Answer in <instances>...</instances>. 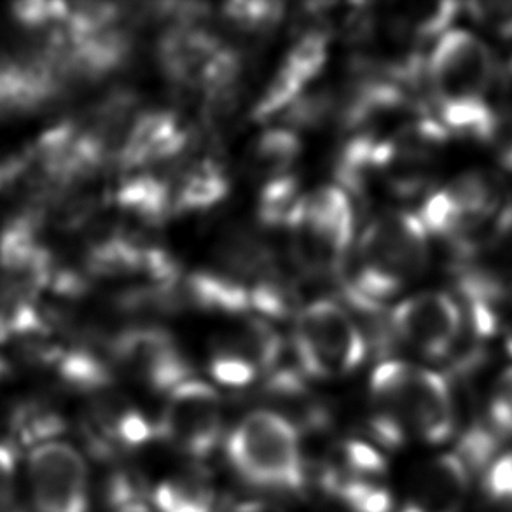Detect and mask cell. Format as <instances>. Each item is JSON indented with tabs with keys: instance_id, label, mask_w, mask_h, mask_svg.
Returning <instances> with one entry per match:
<instances>
[{
	"instance_id": "cell-1",
	"label": "cell",
	"mask_w": 512,
	"mask_h": 512,
	"mask_svg": "<svg viewBox=\"0 0 512 512\" xmlns=\"http://www.w3.org/2000/svg\"><path fill=\"white\" fill-rule=\"evenodd\" d=\"M425 74L444 132L490 144L499 109L490 104L497 83L492 48L464 28H450L430 51Z\"/></svg>"
},
{
	"instance_id": "cell-27",
	"label": "cell",
	"mask_w": 512,
	"mask_h": 512,
	"mask_svg": "<svg viewBox=\"0 0 512 512\" xmlns=\"http://www.w3.org/2000/svg\"><path fill=\"white\" fill-rule=\"evenodd\" d=\"M474 20L512 39V2H478L467 7Z\"/></svg>"
},
{
	"instance_id": "cell-2",
	"label": "cell",
	"mask_w": 512,
	"mask_h": 512,
	"mask_svg": "<svg viewBox=\"0 0 512 512\" xmlns=\"http://www.w3.org/2000/svg\"><path fill=\"white\" fill-rule=\"evenodd\" d=\"M371 425L381 443L443 444L457 429L450 381L408 360H383L369 381Z\"/></svg>"
},
{
	"instance_id": "cell-32",
	"label": "cell",
	"mask_w": 512,
	"mask_h": 512,
	"mask_svg": "<svg viewBox=\"0 0 512 512\" xmlns=\"http://www.w3.org/2000/svg\"><path fill=\"white\" fill-rule=\"evenodd\" d=\"M0 512H16V511H11V509H9V507H4V509H0Z\"/></svg>"
},
{
	"instance_id": "cell-31",
	"label": "cell",
	"mask_w": 512,
	"mask_h": 512,
	"mask_svg": "<svg viewBox=\"0 0 512 512\" xmlns=\"http://www.w3.org/2000/svg\"><path fill=\"white\" fill-rule=\"evenodd\" d=\"M4 373H6V366H4V362H0V380H2Z\"/></svg>"
},
{
	"instance_id": "cell-9",
	"label": "cell",
	"mask_w": 512,
	"mask_h": 512,
	"mask_svg": "<svg viewBox=\"0 0 512 512\" xmlns=\"http://www.w3.org/2000/svg\"><path fill=\"white\" fill-rule=\"evenodd\" d=\"M322 486L350 512H394L380 450L357 439L334 444L322 465Z\"/></svg>"
},
{
	"instance_id": "cell-30",
	"label": "cell",
	"mask_w": 512,
	"mask_h": 512,
	"mask_svg": "<svg viewBox=\"0 0 512 512\" xmlns=\"http://www.w3.org/2000/svg\"><path fill=\"white\" fill-rule=\"evenodd\" d=\"M506 350L509 352V355H512V327L506 334Z\"/></svg>"
},
{
	"instance_id": "cell-18",
	"label": "cell",
	"mask_w": 512,
	"mask_h": 512,
	"mask_svg": "<svg viewBox=\"0 0 512 512\" xmlns=\"http://www.w3.org/2000/svg\"><path fill=\"white\" fill-rule=\"evenodd\" d=\"M217 502L214 478L200 465L168 474L151 493V506L156 512H215Z\"/></svg>"
},
{
	"instance_id": "cell-20",
	"label": "cell",
	"mask_w": 512,
	"mask_h": 512,
	"mask_svg": "<svg viewBox=\"0 0 512 512\" xmlns=\"http://www.w3.org/2000/svg\"><path fill=\"white\" fill-rule=\"evenodd\" d=\"M229 193V179L214 161H200L187 168L179 186L173 189V212L207 210L224 200Z\"/></svg>"
},
{
	"instance_id": "cell-16",
	"label": "cell",
	"mask_w": 512,
	"mask_h": 512,
	"mask_svg": "<svg viewBox=\"0 0 512 512\" xmlns=\"http://www.w3.org/2000/svg\"><path fill=\"white\" fill-rule=\"evenodd\" d=\"M472 472L457 453H443L418 469L394 512H462Z\"/></svg>"
},
{
	"instance_id": "cell-25",
	"label": "cell",
	"mask_w": 512,
	"mask_h": 512,
	"mask_svg": "<svg viewBox=\"0 0 512 512\" xmlns=\"http://www.w3.org/2000/svg\"><path fill=\"white\" fill-rule=\"evenodd\" d=\"M488 420L500 437H512V366L500 373L488 401Z\"/></svg>"
},
{
	"instance_id": "cell-12",
	"label": "cell",
	"mask_w": 512,
	"mask_h": 512,
	"mask_svg": "<svg viewBox=\"0 0 512 512\" xmlns=\"http://www.w3.org/2000/svg\"><path fill=\"white\" fill-rule=\"evenodd\" d=\"M280 352L282 341L270 322L250 317L215 336L208 369L224 387H250L271 373Z\"/></svg>"
},
{
	"instance_id": "cell-11",
	"label": "cell",
	"mask_w": 512,
	"mask_h": 512,
	"mask_svg": "<svg viewBox=\"0 0 512 512\" xmlns=\"http://www.w3.org/2000/svg\"><path fill=\"white\" fill-rule=\"evenodd\" d=\"M27 474L35 511H90L88 465L69 443L56 439L30 450Z\"/></svg>"
},
{
	"instance_id": "cell-21",
	"label": "cell",
	"mask_w": 512,
	"mask_h": 512,
	"mask_svg": "<svg viewBox=\"0 0 512 512\" xmlns=\"http://www.w3.org/2000/svg\"><path fill=\"white\" fill-rule=\"evenodd\" d=\"M118 205L142 221L158 222L173 212L172 187L151 175H139L121 186Z\"/></svg>"
},
{
	"instance_id": "cell-15",
	"label": "cell",
	"mask_w": 512,
	"mask_h": 512,
	"mask_svg": "<svg viewBox=\"0 0 512 512\" xmlns=\"http://www.w3.org/2000/svg\"><path fill=\"white\" fill-rule=\"evenodd\" d=\"M327 55L329 42L320 32L303 35L294 42L257 100L254 119L266 123L303 98L308 86L326 67Z\"/></svg>"
},
{
	"instance_id": "cell-4",
	"label": "cell",
	"mask_w": 512,
	"mask_h": 512,
	"mask_svg": "<svg viewBox=\"0 0 512 512\" xmlns=\"http://www.w3.org/2000/svg\"><path fill=\"white\" fill-rule=\"evenodd\" d=\"M226 453L240 478L268 492H296L305 485L303 436L271 409L243 416L231 430Z\"/></svg>"
},
{
	"instance_id": "cell-14",
	"label": "cell",
	"mask_w": 512,
	"mask_h": 512,
	"mask_svg": "<svg viewBox=\"0 0 512 512\" xmlns=\"http://www.w3.org/2000/svg\"><path fill=\"white\" fill-rule=\"evenodd\" d=\"M81 430L91 453L105 460L130 455L156 436V425L137 406L119 397H104L90 404Z\"/></svg>"
},
{
	"instance_id": "cell-26",
	"label": "cell",
	"mask_w": 512,
	"mask_h": 512,
	"mask_svg": "<svg viewBox=\"0 0 512 512\" xmlns=\"http://www.w3.org/2000/svg\"><path fill=\"white\" fill-rule=\"evenodd\" d=\"M107 493L111 512H156L151 500L147 502L146 493L140 490L139 483L125 474L112 479Z\"/></svg>"
},
{
	"instance_id": "cell-3",
	"label": "cell",
	"mask_w": 512,
	"mask_h": 512,
	"mask_svg": "<svg viewBox=\"0 0 512 512\" xmlns=\"http://www.w3.org/2000/svg\"><path fill=\"white\" fill-rule=\"evenodd\" d=\"M427 257L429 231L420 215L406 210L376 215L355 247L353 301L373 306L399 294L425 270Z\"/></svg>"
},
{
	"instance_id": "cell-10",
	"label": "cell",
	"mask_w": 512,
	"mask_h": 512,
	"mask_svg": "<svg viewBox=\"0 0 512 512\" xmlns=\"http://www.w3.org/2000/svg\"><path fill=\"white\" fill-rule=\"evenodd\" d=\"M388 322L395 338L423 359H453L464 340V310L446 292H418L402 299Z\"/></svg>"
},
{
	"instance_id": "cell-17",
	"label": "cell",
	"mask_w": 512,
	"mask_h": 512,
	"mask_svg": "<svg viewBox=\"0 0 512 512\" xmlns=\"http://www.w3.org/2000/svg\"><path fill=\"white\" fill-rule=\"evenodd\" d=\"M186 144V126L172 112H144L130 121L116 156L121 167L140 170L170 160Z\"/></svg>"
},
{
	"instance_id": "cell-19",
	"label": "cell",
	"mask_w": 512,
	"mask_h": 512,
	"mask_svg": "<svg viewBox=\"0 0 512 512\" xmlns=\"http://www.w3.org/2000/svg\"><path fill=\"white\" fill-rule=\"evenodd\" d=\"M301 149V140L289 128H268L250 144L247 168L250 175L264 180V184L284 179L292 175L291 170L298 163Z\"/></svg>"
},
{
	"instance_id": "cell-28",
	"label": "cell",
	"mask_w": 512,
	"mask_h": 512,
	"mask_svg": "<svg viewBox=\"0 0 512 512\" xmlns=\"http://www.w3.org/2000/svg\"><path fill=\"white\" fill-rule=\"evenodd\" d=\"M500 165L512 172V112L500 111L499 121L490 140Z\"/></svg>"
},
{
	"instance_id": "cell-13",
	"label": "cell",
	"mask_w": 512,
	"mask_h": 512,
	"mask_svg": "<svg viewBox=\"0 0 512 512\" xmlns=\"http://www.w3.org/2000/svg\"><path fill=\"white\" fill-rule=\"evenodd\" d=\"M112 350L119 366L151 392L168 394L191 376L179 346L161 329H132L119 336Z\"/></svg>"
},
{
	"instance_id": "cell-7",
	"label": "cell",
	"mask_w": 512,
	"mask_h": 512,
	"mask_svg": "<svg viewBox=\"0 0 512 512\" xmlns=\"http://www.w3.org/2000/svg\"><path fill=\"white\" fill-rule=\"evenodd\" d=\"M156 436L194 462L210 457L224 436V406L212 383L189 376L165 394Z\"/></svg>"
},
{
	"instance_id": "cell-22",
	"label": "cell",
	"mask_w": 512,
	"mask_h": 512,
	"mask_svg": "<svg viewBox=\"0 0 512 512\" xmlns=\"http://www.w3.org/2000/svg\"><path fill=\"white\" fill-rule=\"evenodd\" d=\"M63 429H65V420L60 413L39 404L20 406L11 418L14 444L30 450L49 441H56V436L62 434Z\"/></svg>"
},
{
	"instance_id": "cell-24",
	"label": "cell",
	"mask_w": 512,
	"mask_h": 512,
	"mask_svg": "<svg viewBox=\"0 0 512 512\" xmlns=\"http://www.w3.org/2000/svg\"><path fill=\"white\" fill-rule=\"evenodd\" d=\"M284 16V6L273 2H233L224 6V18L242 30L259 32L275 27Z\"/></svg>"
},
{
	"instance_id": "cell-29",
	"label": "cell",
	"mask_w": 512,
	"mask_h": 512,
	"mask_svg": "<svg viewBox=\"0 0 512 512\" xmlns=\"http://www.w3.org/2000/svg\"><path fill=\"white\" fill-rule=\"evenodd\" d=\"M14 474H16V450L13 444L0 441V509L9 507Z\"/></svg>"
},
{
	"instance_id": "cell-6",
	"label": "cell",
	"mask_w": 512,
	"mask_h": 512,
	"mask_svg": "<svg viewBox=\"0 0 512 512\" xmlns=\"http://www.w3.org/2000/svg\"><path fill=\"white\" fill-rule=\"evenodd\" d=\"M291 231L306 266L320 273L343 266L355 242V210L345 187L324 186L306 193Z\"/></svg>"
},
{
	"instance_id": "cell-5",
	"label": "cell",
	"mask_w": 512,
	"mask_h": 512,
	"mask_svg": "<svg viewBox=\"0 0 512 512\" xmlns=\"http://www.w3.org/2000/svg\"><path fill=\"white\" fill-rule=\"evenodd\" d=\"M299 369L312 380H340L366 360L367 341L352 313L331 299L303 306L292 336Z\"/></svg>"
},
{
	"instance_id": "cell-33",
	"label": "cell",
	"mask_w": 512,
	"mask_h": 512,
	"mask_svg": "<svg viewBox=\"0 0 512 512\" xmlns=\"http://www.w3.org/2000/svg\"><path fill=\"white\" fill-rule=\"evenodd\" d=\"M511 70H512V63H511Z\"/></svg>"
},
{
	"instance_id": "cell-8",
	"label": "cell",
	"mask_w": 512,
	"mask_h": 512,
	"mask_svg": "<svg viewBox=\"0 0 512 512\" xmlns=\"http://www.w3.org/2000/svg\"><path fill=\"white\" fill-rule=\"evenodd\" d=\"M161 69L186 90L219 98L236 83L238 56L212 32L194 25L168 30L160 44Z\"/></svg>"
},
{
	"instance_id": "cell-23",
	"label": "cell",
	"mask_w": 512,
	"mask_h": 512,
	"mask_svg": "<svg viewBox=\"0 0 512 512\" xmlns=\"http://www.w3.org/2000/svg\"><path fill=\"white\" fill-rule=\"evenodd\" d=\"M305 194L294 175L266 182L259 198V215L266 224L291 229Z\"/></svg>"
}]
</instances>
